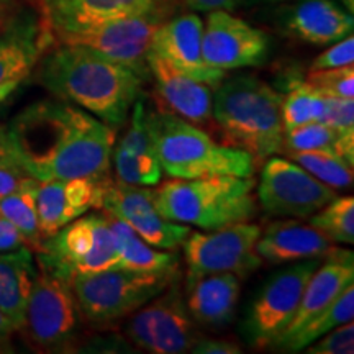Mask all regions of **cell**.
Masks as SVG:
<instances>
[{
  "mask_svg": "<svg viewBox=\"0 0 354 354\" xmlns=\"http://www.w3.org/2000/svg\"><path fill=\"white\" fill-rule=\"evenodd\" d=\"M17 166L44 183L110 177L115 128L64 100L30 105L6 127Z\"/></svg>",
  "mask_w": 354,
  "mask_h": 354,
  "instance_id": "cell-1",
  "label": "cell"
},
{
  "mask_svg": "<svg viewBox=\"0 0 354 354\" xmlns=\"http://www.w3.org/2000/svg\"><path fill=\"white\" fill-rule=\"evenodd\" d=\"M38 81L56 99L118 128L140 99L146 79L81 44L59 43L39 59Z\"/></svg>",
  "mask_w": 354,
  "mask_h": 354,
  "instance_id": "cell-2",
  "label": "cell"
},
{
  "mask_svg": "<svg viewBox=\"0 0 354 354\" xmlns=\"http://www.w3.org/2000/svg\"><path fill=\"white\" fill-rule=\"evenodd\" d=\"M281 97L251 74L223 79L212 95V118L223 145L248 153L256 165L281 153L284 148Z\"/></svg>",
  "mask_w": 354,
  "mask_h": 354,
  "instance_id": "cell-3",
  "label": "cell"
},
{
  "mask_svg": "<svg viewBox=\"0 0 354 354\" xmlns=\"http://www.w3.org/2000/svg\"><path fill=\"white\" fill-rule=\"evenodd\" d=\"M254 189L253 176H212L166 180L153 197L165 218L210 232L254 218Z\"/></svg>",
  "mask_w": 354,
  "mask_h": 354,
  "instance_id": "cell-4",
  "label": "cell"
},
{
  "mask_svg": "<svg viewBox=\"0 0 354 354\" xmlns=\"http://www.w3.org/2000/svg\"><path fill=\"white\" fill-rule=\"evenodd\" d=\"M148 123L162 174L172 179L253 176L256 162L250 154L218 143L179 115L148 107Z\"/></svg>",
  "mask_w": 354,
  "mask_h": 354,
  "instance_id": "cell-5",
  "label": "cell"
},
{
  "mask_svg": "<svg viewBox=\"0 0 354 354\" xmlns=\"http://www.w3.org/2000/svg\"><path fill=\"white\" fill-rule=\"evenodd\" d=\"M38 268L73 282L87 276L120 268L115 234L107 215L87 214L66 225L37 248Z\"/></svg>",
  "mask_w": 354,
  "mask_h": 354,
  "instance_id": "cell-6",
  "label": "cell"
},
{
  "mask_svg": "<svg viewBox=\"0 0 354 354\" xmlns=\"http://www.w3.org/2000/svg\"><path fill=\"white\" fill-rule=\"evenodd\" d=\"M172 271H133L112 268L73 279L79 310L91 323L105 325L118 322L148 304L162 292L176 276Z\"/></svg>",
  "mask_w": 354,
  "mask_h": 354,
  "instance_id": "cell-7",
  "label": "cell"
},
{
  "mask_svg": "<svg viewBox=\"0 0 354 354\" xmlns=\"http://www.w3.org/2000/svg\"><path fill=\"white\" fill-rule=\"evenodd\" d=\"M323 258L292 263L274 272L248 305L241 333L251 346L274 348L289 328L310 276Z\"/></svg>",
  "mask_w": 354,
  "mask_h": 354,
  "instance_id": "cell-8",
  "label": "cell"
},
{
  "mask_svg": "<svg viewBox=\"0 0 354 354\" xmlns=\"http://www.w3.org/2000/svg\"><path fill=\"white\" fill-rule=\"evenodd\" d=\"M127 336L136 348L153 354H183L201 338L185 304L180 272L156 297L131 313Z\"/></svg>",
  "mask_w": 354,
  "mask_h": 354,
  "instance_id": "cell-9",
  "label": "cell"
},
{
  "mask_svg": "<svg viewBox=\"0 0 354 354\" xmlns=\"http://www.w3.org/2000/svg\"><path fill=\"white\" fill-rule=\"evenodd\" d=\"M261 234L258 225L250 221L210 230L209 233H192L183 243L187 277H201L215 272H232L240 279L253 274L263 266L256 253Z\"/></svg>",
  "mask_w": 354,
  "mask_h": 354,
  "instance_id": "cell-10",
  "label": "cell"
},
{
  "mask_svg": "<svg viewBox=\"0 0 354 354\" xmlns=\"http://www.w3.org/2000/svg\"><path fill=\"white\" fill-rule=\"evenodd\" d=\"M81 322L76 294L66 279L38 268L26 305L25 326L43 349H59L76 338Z\"/></svg>",
  "mask_w": 354,
  "mask_h": 354,
  "instance_id": "cell-11",
  "label": "cell"
},
{
  "mask_svg": "<svg viewBox=\"0 0 354 354\" xmlns=\"http://www.w3.org/2000/svg\"><path fill=\"white\" fill-rule=\"evenodd\" d=\"M256 197L269 215L310 218L333 201L336 190L292 159L271 156L264 161Z\"/></svg>",
  "mask_w": 354,
  "mask_h": 354,
  "instance_id": "cell-12",
  "label": "cell"
},
{
  "mask_svg": "<svg viewBox=\"0 0 354 354\" xmlns=\"http://www.w3.org/2000/svg\"><path fill=\"white\" fill-rule=\"evenodd\" d=\"M169 10H154L127 19L107 21L61 39L59 43L81 44L100 56L135 71L148 81L149 71L146 56L158 26L166 20Z\"/></svg>",
  "mask_w": 354,
  "mask_h": 354,
  "instance_id": "cell-13",
  "label": "cell"
},
{
  "mask_svg": "<svg viewBox=\"0 0 354 354\" xmlns=\"http://www.w3.org/2000/svg\"><path fill=\"white\" fill-rule=\"evenodd\" d=\"M100 209L135 230L143 240L158 250L174 251L183 246L190 228L171 221L154 205L153 189L110 180L104 192Z\"/></svg>",
  "mask_w": 354,
  "mask_h": 354,
  "instance_id": "cell-14",
  "label": "cell"
},
{
  "mask_svg": "<svg viewBox=\"0 0 354 354\" xmlns=\"http://www.w3.org/2000/svg\"><path fill=\"white\" fill-rule=\"evenodd\" d=\"M269 53V38L263 30L227 10L209 12L202 33V55L218 71L253 68L263 64Z\"/></svg>",
  "mask_w": 354,
  "mask_h": 354,
  "instance_id": "cell-15",
  "label": "cell"
},
{
  "mask_svg": "<svg viewBox=\"0 0 354 354\" xmlns=\"http://www.w3.org/2000/svg\"><path fill=\"white\" fill-rule=\"evenodd\" d=\"M53 39L37 12L24 8L13 13L0 33V104L30 77Z\"/></svg>",
  "mask_w": 354,
  "mask_h": 354,
  "instance_id": "cell-16",
  "label": "cell"
},
{
  "mask_svg": "<svg viewBox=\"0 0 354 354\" xmlns=\"http://www.w3.org/2000/svg\"><path fill=\"white\" fill-rule=\"evenodd\" d=\"M169 8V0H41V17L57 41L107 21Z\"/></svg>",
  "mask_w": 354,
  "mask_h": 354,
  "instance_id": "cell-17",
  "label": "cell"
},
{
  "mask_svg": "<svg viewBox=\"0 0 354 354\" xmlns=\"http://www.w3.org/2000/svg\"><path fill=\"white\" fill-rule=\"evenodd\" d=\"M110 180V177H73L39 183L37 210L41 236H51L57 230L86 215L92 209H100L104 192Z\"/></svg>",
  "mask_w": 354,
  "mask_h": 354,
  "instance_id": "cell-18",
  "label": "cell"
},
{
  "mask_svg": "<svg viewBox=\"0 0 354 354\" xmlns=\"http://www.w3.org/2000/svg\"><path fill=\"white\" fill-rule=\"evenodd\" d=\"M202 33L203 21L196 13L165 20L154 32L149 50L196 81L207 86H218L227 73L205 63L202 55Z\"/></svg>",
  "mask_w": 354,
  "mask_h": 354,
  "instance_id": "cell-19",
  "label": "cell"
},
{
  "mask_svg": "<svg viewBox=\"0 0 354 354\" xmlns=\"http://www.w3.org/2000/svg\"><path fill=\"white\" fill-rule=\"evenodd\" d=\"M130 123L117 146L113 145L112 165L117 180L131 185L151 187L161 183L162 169L154 148L148 107L138 99L131 107Z\"/></svg>",
  "mask_w": 354,
  "mask_h": 354,
  "instance_id": "cell-20",
  "label": "cell"
},
{
  "mask_svg": "<svg viewBox=\"0 0 354 354\" xmlns=\"http://www.w3.org/2000/svg\"><path fill=\"white\" fill-rule=\"evenodd\" d=\"M354 284V256L351 251L342 248H330V251L323 256L322 263L310 276L302 292V299L292 318L289 328L277 339L287 338L294 335L304 325L315 318L318 313L330 307L344 289ZM276 346V344H274Z\"/></svg>",
  "mask_w": 354,
  "mask_h": 354,
  "instance_id": "cell-21",
  "label": "cell"
},
{
  "mask_svg": "<svg viewBox=\"0 0 354 354\" xmlns=\"http://www.w3.org/2000/svg\"><path fill=\"white\" fill-rule=\"evenodd\" d=\"M146 63L158 95L169 112L194 125H207L212 120V92L207 84L176 69L151 50L146 56Z\"/></svg>",
  "mask_w": 354,
  "mask_h": 354,
  "instance_id": "cell-22",
  "label": "cell"
},
{
  "mask_svg": "<svg viewBox=\"0 0 354 354\" xmlns=\"http://www.w3.org/2000/svg\"><path fill=\"white\" fill-rule=\"evenodd\" d=\"M240 294V277L232 272L185 279V304L194 322L205 328L228 326L236 315Z\"/></svg>",
  "mask_w": 354,
  "mask_h": 354,
  "instance_id": "cell-23",
  "label": "cell"
},
{
  "mask_svg": "<svg viewBox=\"0 0 354 354\" xmlns=\"http://www.w3.org/2000/svg\"><path fill=\"white\" fill-rule=\"evenodd\" d=\"M286 30L300 41L328 46L353 35V13L335 0H295L284 13Z\"/></svg>",
  "mask_w": 354,
  "mask_h": 354,
  "instance_id": "cell-24",
  "label": "cell"
},
{
  "mask_svg": "<svg viewBox=\"0 0 354 354\" xmlns=\"http://www.w3.org/2000/svg\"><path fill=\"white\" fill-rule=\"evenodd\" d=\"M330 248L331 243L310 223L276 220L261 232L256 243V253L263 263L286 264L323 258Z\"/></svg>",
  "mask_w": 354,
  "mask_h": 354,
  "instance_id": "cell-25",
  "label": "cell"
},
{
  "mask_svg": "<svg viewBox=\"0 0 354 354\" xmlns=\"http://www.w3.org/2000/svg\"><path fill=\"white\" fill-rule=\"evenodd\" d=\"M38 268L30 246L0 253V310L13 328L24 330L26 305Z\"/></svg>",
  "mask_w": 354,
  "mask_h": 354,
  "instance_id": "cell-26",
  "label": "cell"
},
{
  "mask_svg": "<svg viewBox=\"0 0 354 354\" xmlns=\"http://www.w3.org/2000/svg\"><path fill=\"white\" fill-rule=\"evenodd\" d=\"M107 215V214H105ZM118 250V266L133 271H172L179 268V259L172 251L158 250L148 245L135 230L118 218L107 215Z\"/></svg>",
  "mask_w": 354,
  "mask_h": 354,
  "instance_id": "cell-27",
  "label": "cell"
},
{
  "mask_svg": "<svg viewBox=\"0 0 354 354\" xmlns=\"http://www.w3.org/2000/svg\"><path fill=\"white\" fill-rule=\"evenodd\" d=\"M282 149L286 151L322 149V151L338 154L354 166V131H343L322 122H313L287 130L284 133Z\"/></svg>",
  "mask_w": 354,
  "mask_h": 354,
  "instance_id": "cell-28",
  "label": "cell"
},
{
  "mask_svg": "<svg viewBox=\"0 0 354 354\" xmlns=\"http://www.w3.org/2000/svg\"><path fill=\"white\" fill-rule=\"evenodd\" d=\"M354 317V284L335 300L330 307H326L323 312L318 313L315 318H312L307 325H304L294 335L287 336L276 343L274 349L284 353H300L305 351L308 344H312L315 339L320 338L325 333H328L336 326L343 325L346 322H353Z\"/></svg>",
  "mask_w": 354,
  "mask_h": 354,
  "instance_id": "cell-29",
  "label": "cell"
},
{
  "mask_svg": "<svg viewBox=\"0 0 354 354\" xmlns=\"http://www.w3.org/2000/svg\"><path fill=\"white\" fill-rule=\"evenodd\" d=\"M38 184L39 180L26 176L19 189L0 198V218L19 228L28 246L35 250L43 241L37 210Z\"/></svg>",
  "mask_w": 354,
  "mask_h": 354,
  "instance_id": "cell-30",
  "label": "cell"
},
{
  "mask_svg": "<svg viewBox=\"0 0 354 354\" xmlns=\"http://www.w3.org/2000/svg\"><path fill=\"white\" fill-rule=\"evenodd\" d=\"M326 97L307 82L295 81L281 97V115L284 133L308 123L320 122L325 112Z\"/></svg>",
  "mask_w": 354,
  "mask_h": 354,
  "instance_id": "cell-31",
  "label": "cell"
},
{
  "mask_svg": "<svg viewBox=\"0 0 354 354\" xmlns=\"http://www.w3.org/2000/svg\"><path fill=\"white\" fill-rule=\"evenodd\" d=\"M289 159L302 166L323 184L335 190L349 189L353 185V166L338 154L322 149H304V151H286Z\"/></svg>",
  "mask_w": 354,
  "mask_h": 354,
  "instance_id": "cell-32",
  "label": "cell"
},
{
  "mask_svg": "<svg viewBox=\"0 0 354 354\" xmlns=\"http://www.w3.org/2000/svg\"><path fill=\"white\" fill-rule=\"evenodd\" d=\"M310 225L335 245L354 243V198L338 197L310 216Z\"/></svg>",
  "mask_w": 354,
  "mask_h": 354,
  "instance_id": "cell-33",
  "label": "cell"
},
{
  "mask_svg": "<svg viewBox=\"0 0 354 354\" xmlns=\"http://www.w3.org/2000/svg\"><path fill=\"white\" fill-rule=\"evenodd\" d=\"M315 91L326 97L354 99V66L310 71L307 81Z\"/></svg>",
  "mask_w": 354,
  "mask_h": 354,
  "instance_id": "cell-34",
  "label": "cell"
},
{
  "mask_svg": "<svg viewBox=\"0 0 354 354\" xmlns=\"http://www.w3.org/2000/svg\"><path fill=\"white\" fill-rule=\"evenodd\" d=\"M310 354H351L354 351V325L346 322L305 348Z\"/></svg>",
  "mask_w": 354,
  "mask_h": 354,
  "instance_id": "cell-35",
  "label": "cell"
},
{
  "mask_svg": "<svg viewBox=\"0 0 354 354\" xmlns=\"http://www.w3.org/2000/svg\"><path fill=\"white\" fill-rule=\"evenodd\" d=\"M351 64H354V38L353 35H348V37L331 44L328 50L323 51L322 55H318L310 66V71L343 68V66Z\"/></svg>",
  "mask_w": 354,
  "mask_h": 354,
  "instance_id": "cell-36",
  "label": "cell"
},
{
  "mask_svg": "<svg viewBox=\"0 0 354 354\" xmlns=\"http://www.w3.org/2000/svg\"><path fill=\"white\" fill-rule=\"evenodd\" d=\"M320 122L338 130L354 131V99L326 97L325 112Z\"/></svg>",
  "mask_w": 354,
  "mask_h": 354,
  "instance_id": "cell-37",
  "label": "cell"
},
{
  "mask_svg": "<svg viewBox=\"0 0 354 354\" xmlns=\"http://www.w3.org/2000/svg\"><path fill=\"white\" fill-rule=\"evenodd\" d=\"M190 353H194V354H240L241 348L233 342L202 338L201 336V338L194 343Z\"/></svg>",
  "mask_w": 354,
  "mask_h": 354,
  "instance_id": "cell-38",
  "label": "cell"
},
{
  "mask_svg": "<svg viewBox=\"0 0 354 354\" xmlns=\"http://www.w3.org/2000/svg\"><path fill=\"white\" fill-rule=\"evenodd\" d=\"M21 246H28V243H26L20 230L13 227L8 221L0 218V253L17 250V248Z\"/></svg>",
  "mask_w": 354,
  "mask_h": 354,
  "instance_id": "cell-39",
  "label": "cell"
},
{
  "mask_svg": "<svg viewBox=\"0 0 354 354\" xmlns=\"http://www.w3.org/2000/svg\"><path fill=\"white\" fill-rule=\"evenodd\" d=\"M241 0H185V3L197 12H214L227 10L232 12L238 7Z\"/></svg>",
  "mask_w": 354,
  "mask_h": 354,
  "instance_id": "cell-40",
  "label": "cell"
},
{
  "mask_svg": "<svg viewBox=\"0 0 354 354\" xmlns=\"http://www.w3.org/2000/svg\"><path fill=\"white\" fill-rule=\"evenodd\" d=\"M24 172L17 169H8V167H0V198L8 196L20 187V184L25 180Z\"/></svg>",
  "mask_w": 354,
  "mask_h": 354,
  "instance_id": "cell-41",
  "label": "cell"
},
{
  "mask_svg": "<svg viewBox=\"0 0 354 354\" xmlns=\"http://www.w3.org/2000/svg\"><path fill=\"white\" fill-rule=\"evenodd\" d=\"M0 167H8V169L20 171L19 166H17L15 158H13V151L10 141H8L6 127H0Z\"/></svg>",
  "mask_w": 354,
  "mask_h": 354,
  "instance_id": "cell-42",
  "label": "cell"
},
{
  "mask_svg": "<svg viewBox=\"0 0 354 354\" xmlns=\"http://www.w3.org/2000/svg\"><path fill=\"white\" fill-rule=\"evenodd\" d=\"M15 0H0V33L15 13Z\"/></svg>",
  "mask_w": 354,
  "mask_h": 354,
  "instance_id": "cell-43",
  "label": "cell"
},
{
  "mask_svg": "<svg viewBox=\"0 0 354 354\" xmlns=\"http://www.w3.org/2000/svg\"><path fill=\"white\" fill-rule=\"evenodd\" d=\"M13 331H15V328H13L10 320H8V318L3 315L2 310H0V343L6 342L7 338H10Z\"/></svg>",
  "mask_w": 354,
  "mask_h": 354,
  "instance_id": "cell-44",
  "label": "cell"
},
{
  "mask_svg": "<svg viewBox=\"0 0 354 354\" xmlns=\"http://www.w3.org/2000/svg\"><path fill=\"white\" fill-rule=\"evenodd\" d=\"M264 2H286V0H264Z\"/></svg>",
  "mask_w": 354,
  "mask_h": 354,
  "instance_id": "cell-45",
  "label": "cell"
}]
</instances>
